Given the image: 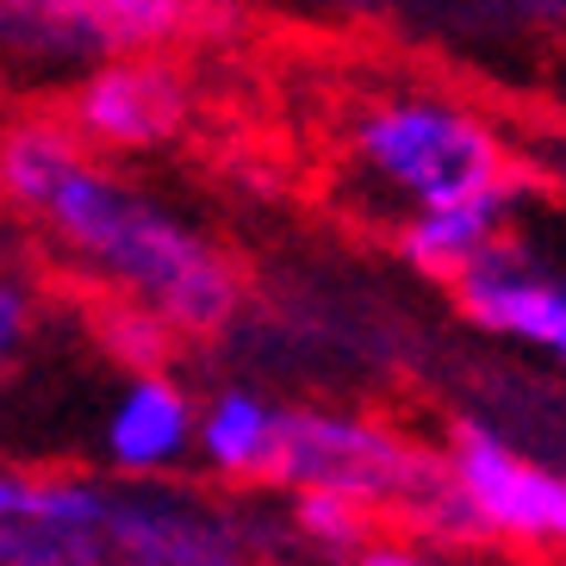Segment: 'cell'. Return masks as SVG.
I'll return each mask as SVG.
<instances>
[{"mask_svg":"<svg viewBox=\"0 0 566 566\" xmlns=\"http://www.w3.org/2000/svg\"><path fill=\"white\" fill-rule=\"evenodd\" d=\"M0 193L113 300L156 312L175 336H212L237 317V268L224 250L94 163L75 125H13L0 137Z\"/></svg>","mask_w":566,"mask_h":566,"instance_id":"obj_1","label":"cell"},{"mask_svg":"<svg viewBox=\"0 0 566 566\" xmlns=\"http://www.w3.org/2000/svg\"><path fill=\"white\" fill-rule=\"evenodd\" d=\"M355 168L367 181H380L392 200L411 212L430 206H461L480 193L516 187V168L504 144L492 137L480 113L430 94H399V101H374L349 132Z\"/></svg>","mask_w":566,"mask_h":566,"instance_id":"obj_2","label":"cell"},{"mask_svg":"<svg viewBox=\"0 0 566 566\" xmlns=\"http://www.w3.org/2000/svg\"><path fill=\"white\" fill-rule=\"evenodd\" d=\"M281 485L336 492V499H355L361 511H423L436 523H467L442 454L430 461L386 423L343 411H286Z\"/></svg>","mask_w":566,"mask_h":566,"instance_id":"obj_3","label":"cell"},{"mask_svg":"<svg viewBox=\"0 0 566 566\" xmlns=\"http://www.w3.org/2000/svg\"><path fill=\"white\" fill-rule=\"evenodd\" d=\"M442 467H449L467 530L535 542V548H566V473H548L542 461L516 454L485 423H454Z\"/></svg>","mask_w":566,"mask_h":566,"instance_id":"obj_4","label":"cell"},{"mask_svg":"<svg viewBox=\"0 0 566 566\" xmlns=\"http://www.w3.org/2000/svg\"><path fill=\"white\" fill-rule=\"evenodd\" d=\"M69 125L87 150H150L187 125V82L163 56H113L75 87Z\"/></svg>","mask_w":566,"mask_h":566,"instance_id":"obj_5","label":"cell"},{"mask_svg":"<svg viewBox=\"0 0 566 566\" xmlns=\"http://www.w3.org/2000/svg\"><path fill=\"white\" fill-rule=\"evenodd\" d=\"M454 300L480 331L504 336V343H530L566 367V281L530 268L523 250L499 243L473 274L454 281Z\"/></svg>","mask_w":566,"mask_h":566,"instance_id":"obj_6","label":"cell"},{"mask_svg":"<svg viewBox=\"0 0 566 566\" xmlns=\"http://www.w3.org/2000/svg\"><path fill=\"white\" fill-rule=\"evenodd\" d=\"M200 454V405L175 374H132V386L106 411V461L118 473H168Z\"/></svg>","mask_w":566,"mask_h":566,"instance_id":"obj_7","label":"cell"},{"mask_svg":"<svg viewBox=\"0 0 566 566\" xmlns=\"http://www.w3.org/2000/svg\"><path fill=\"white\" fill-rule=\"evenodd\" d=\"M516 193H523V181L499 187V193H480V200H461V206L411 212L405 231H399V255L411 268H423V274H436V281L454 286L461 274H473V268L504 243V224H511V212H516Z\"/></svg>","mask_w":566,"mask_h":566,"instance_id":"obj_8","label":"cell"},{"mask_svg":"<svg viewBox=\"0 0 566 566\" xmlns=\"http://www.w3.org/2000/svg\"><path fill=\"white\" fill-rule=\"evenodd\" d=\"M286 411L262 392L224 386L200 405V461L224 480H281Z\"/></svg>","mask_w":566,"mask_h":566,"instance_id":"obj_9","label":"cell"},{"mask_svg":"<svg viewBox=\"0 0 566 566\" xmlns=\"http://www.w3.org/2000/svg\"><path fill=\"white\" fill-rule=\"evenodd\" d=\"M101 542L118 566H231V548L212 523L187 511H156V504H118L106 516Z\"/></svg>","mask_w":566,"mask_h":566,"instance_id":"obj_10","label":"cell"},{"mask_svg":"<svg viewBox=\"0 0 566 566\" xmlns=\"http://www.w3.org/2000/svg\"><path fill=\"white\" fill-rule=\"evenodd\" d=\"M82 32L101 56L118 51H156L168 38H187L212 19V0H69Z\"/></svg>","mask_w":566,"mask_h":566,"instance_id":"obj_11","label":"cell"},{"mask_svg":"<svg viewBox=\"0 0 566 566\" xmlns=\"http://www.w3.org/2000/svg\"><path fill=\"white\" fill-rule=\"evenodd\" d=\"M0 566H118L101 535H75L38 516L0 523Z\"/></svg>","mask_w":566,"mask_h":566,"instance_id":"obj_12","label":"cell"},{"mask_svg":"<svg viewBox=\"0 0 566 566\" xmlns=\"http://www.w3.org/2000/svg\"><path fill=\"white\" fill-rule=\"evenodd\" d=\"M293 523L324 554H361L374 511H361L355 499H336V492H293Z\"/></svg>","mask_w":566,"mask_h":566,"instance_id":"obj_13","label":"cell"},{"mask_svg":"<svg viewBox=\"0 0 566 566\" xmlns=\"http://www.w3.org/2000/svg\"><path fill=\"white\" fill-rule=\"evenodd\" d=\"M101 336H106V349L118 355L125 367H137V374H163V355L168 343H175V331H168L156 312H144V305H101Z\"/></svg>","mask_w":566,"mask_h":566,"instance_id":"obj_14","label":"cell"},{"mask_svg":"<svg viewBox=\"0 0 566 566\" xmlns=\"http://www.w3.org/2000/svg\"><path fill=\"white\" fill-rule=\"evenodd\" d=\"M32 324H38V293L19 281L13 268H0V374L25 355L32 343Z\"/></svg>","mask_w":566,"mask_h":566,"instance_id":"obj_15","label":"cell"},{"mask_svg":"<svg viewBox=\"0 0 566 566\" xmlns=\"http://www.w3.org/2000/svg\"><path fill=\"white\" fill-rule=\"evenodd\" d=\"M13 516H38L44 523V480H25V473L0 467V523H13Z\"/></svg>","mask_w":566,"mask_h":566,"instance_id":"obj_16","label":"cell"},{"mask_svg":"<svg viewBox=\"0 0 566 566\" xmlns=\"http://www.w3.org/2000/svg\"><path fill=\"white\" fill-rule=\"evenodd\" d=\"M355 566H442V560H430L423 548H405V542H367L355 554Z\"/></svg>","mask_w":566,"mask_h":566,"instance_id":"obj_17","label":"cell"}]
</instances>
